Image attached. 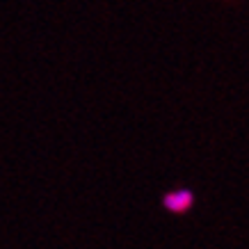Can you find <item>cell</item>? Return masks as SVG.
<instances>
[{
    "instance_id": "6da1fadb",
    "label": "cell",
    "mask_w": 249,
    "mask_h": 249,
    "mask_svg": "<svg viewBox=\"0 0 249 249\" xmlns=\"http://www.w3.org/2000/svg\"><path fill=\"white\" fill-rule=\"evenodd\" d=\"M192 201H195V196H192L190 190H176V192H169L165 196L162 204H165V208L169 213H185V211H190Z\"/></svg>"
}]
</instances>
